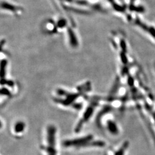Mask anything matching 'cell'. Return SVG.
<instances>
[{"label":"cell","mask_w":155,"mask_h":155,"mask_svg":"<svg viewBox=\"0 0 155 155\" xmlns=\"http://www.w3.org/2000/svg\"><path fill=\"white\" fill-rule=\"evenodd\" d=\"M57 129L55 125H50L47 127L45 141L42 150L45 155H58L57 149Z\"/></svg>","instance_id":"2"},{"label":"cell","mask_w":155,"mask_h":155,"mask_svg":"<svg viewBox=\"0 0 155 155\" xmlns=\"http://www.w3.org/2000/svg\"><path fill=\"white\" fill-rule=\"evenodd\" d=\"M97 124L100 127H105L109 133L113 135H117L119 133V130L116 122L111 119H107L106 120H102Z\"/></svg>","instance_id":"4"},{"label":"cell","mask_w":155,"mask_h":155,"mask_svg":"<svg viewBox=\"0 0 155 155\" xmlns=\"http://www.w3.org/2000/svg\"><path fill=\"white\" fill-rule=\"evenodd\" d=\"M100 101L101 100L100 98L97 97L92 98L90 100L88 105L85 109V110L83 111L82 116L75 126V132L76 133L80 132L83 129L84 126L89 122V120L93 116L95 109L99 106Z\"/></svg>","instance_id":"3"},{"label":"cell","mask_w":155,"mask_h":155,"mask_svg":"<svg viewBox=\"0 0 155 155\" xmlns=\"http://www.w3.org/2000/svg\"><path fill=\"white\" fill-rule=\"evenodd\" d=\"M104 141L94 138L91 134L74 139H68L63 142V146L66 148L81 150L91 148H103L105 146Z\"/></svg>","instance_id":"1"},{"label":"cell","mask_w":155,"mask_h":155,"mask_svg":"<svg viewBox=\"0 0 155 155\" xmlns=\"http://www.w3.org/2000/svg\"><path fill=\"white\" fill-rule=\"evenodd\" d=\"M127 146H128V143L125 142L122 145L121 147L114 153V155H124L125 152L127 148Z\"/></svg>","instance_id":"6"},{"label":"cell","mask_w":155,"mask_h":155,"mask_svg":"<svg viewBox=\"0 0 155 155\" xmlns=\"http://www.w3.org/2000/svg\"><path fill=\"white\" fill-rule=\"evenodd\" d=\"M150 32L153 36L155 37V30L153 28H151L150 30Z\"/></svg>","instance_id":"7"},{"label":"cell","mask_w":155,"mask_h":155,"mask_svg":"<svg viewBox=\"0 0 155 155\" xmlns=\"http://www.w3.org/2000/svg\"><path fill=\"white\" fill-rule=\"evenodd\" d=\"M26 129L25 122L22 121H18L15 123L13 127V132L16 135L19 136L23 134Z\"/></svg>","instance_id":"5"}]
</instances>
